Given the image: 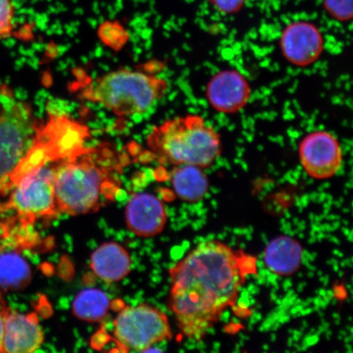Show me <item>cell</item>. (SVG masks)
Returning a JSON list of instances; mask_svg holds the SVG:
<instances>
[{"mask_svg":"<svg viewBox=\"0 0 353 353\" xmlns=\"http://www.w3.org/2000/svg\"><path fill=\"white\" fill-rule=\"evenodd\" d=\"M0 192L10 191V180L32 145L38 128L28 104L8 88L0 91Z\"/></svg>","mask_w":353,"mask_h":353,"instance_id":"cell-5","label":"cell"},{"mask_svg":"<svg viewBox=\"0 0 353 353\" xmlns=\"http://www.w3.org/2000/svg\"><path fill=\"white\" fill-rule=\"evenodd\" d=\"M88 136L90 130L82 123L51 114L46 125L39 126L32 145L14 172L16 179L34 168L74 156L85 148Z\"/></svg>","mask_w":353,"mask_h":353,"instance_id":"cell-6","label":"cell"},{"mask_svg":"<svg viewBox=\"0 0 353 353\" xmlns=\"http://www.w3.org/2000/svg\"><path fill=\"white\" fill-rule=\"evenodd\" d=\"M167 218L164 203L152 194H136L128 202L126 224L136 236L147 238L159 235L164 230Z\"/></svg>","mask_w":353,"mask_h":353,"instance_id":"cell-12","label":"cell"},{"mask_svg":"<svg viewBox=\"0 0 353 353\" xmlns=\"http://www.w3.org/2000/svg\"><path fill=\"white\" fill-rule=\"evenodd\" d=\"M43 342V330L34 313L6 312L1 352L30 353Z\"/></svg>","mask_w":353,"mask_h":353,"instance_id":"cell-13","label":"cell"},{"mask_svg":"<svg viewBox=\"0 0 353 353\" xmlns=\"http://www.w3.org/2000/svg\"><path fill=\"white\" fill-rule=\"evenodd\" d=\"M246 0H211L217 10L225 14H231L241 10Z\"/></svg>","mask_w":353,"mask_h":353,"instance_id":"cell-21","label":"cell"},{"mask_svg":"<svg viewBox=\"0 0 353 353\" xmlns=\"http://www.w3.org/2000/svg\"><path fill=\"white\" fill-rule=\"evenodd\" d=\"M132 260L125 247L117 242H105L91 255L90 267L94 274L108 283L119 282L129 275Z\"/></svg>","mask_w":353,"mask_h":353,"instance_id":"cell-15","label":"cell"},{"mask_svg":"<svg viewBox=\"0 0 353 353\" xmlns=\"http://www.w3.org/2000/svg\"><path fill=\"white\" fill-rule=\"evenodd\" d=\"M96 149L83 148L57 163L54 192L59 213L79 215L99 208L108 174L97 162Z\"/></svg>","mask_w":353,"mask_h":353,"instance_id":"cell-4","label":"cell"},{"mask_svg":"<svg viewBox=\"0 0 353 353\" xmlns=\"http://www.w3.org/2000/svg\"><path fill=\"white\" fill-rule=\"evenodd\" d=\"M280 46L282 55L288 63L306 68L320 59L324 50V39L315 25L297 21L284 30Z\"/></svg>","mask_w":353,"mask_h":353,"instance_id":"cell-10","label":"cell"},{"mask_svg":"<svg viewBox=\"0 0 353 353\" xmlns=\"http://www.w3.org/2000/svg\"><path fill=\"white\" fill-rule=\"evenodd\" d=\"M6 312H0V352H2L4 330V316H6Z\"/></svg>","mask_w":353,"mask_h":353,"instance_id":"cell-22","label":"cell"},{"mask_svg":"<svg viewBox=\"0 0 353 353\" xmlns=\"http://www.w3.org/2000/svg\"><path fill=\"white\" fill-rule=\"evenodd\" d=\"M168 83L161 78L130 70H119L88 83L83 95L103 105L119 117L142 114L166 94Z\"/></svg>","mask_w":353,"mask_h":353,"instance_id":"cell-3","label":"cell"},{"mask_svg":"<svg viewBox=\"0 0 353 353\" xmlns=\"http://www.w3.org/2000/svg\"><path fill=\"white\" fill-rule=\"evenodd\" d=\"M110 299L103 290L88 288L81 291L72 303V312L78 319L99 322L108 315Z\"/></svg>","mask_w":353,"mask_h":353,"instance_id":"cell-18","label":"cell"},{"mask_svg":"<svg viewBox=\"0 0 353 353\" xmlns=\"http://www.w3.org/2000/svg\"><path fill=\"white\" fill-rule=\"evenodd\" d=\"M57 162L34 168L13 185L8 206L16 210L24 222L32 223L59 214L54 192Z\"/></svg>","mask_w":353,"mask_h":353,"instance_id":"cell-8","label":"cell"},{"mask_svg":"<svg viewBox=\"0 0 353 353\" xmlns=\"http://www.w3.org/2000/svg\"><path fill=\"white\" fill-rule=\"evenodd\" d=\"M113 325L114 339L125 351L145 352L173 336L165 313L148 304L123 308Z\"/></svg>","mask_w":353,"mask_h":353,"instance_id":"cell-7","label":"cell"},{"mask_svg":"<svg viewBox=\"0 0 353 353\" xmlns=\"http://www.w3.org/2000/svg\"><path fill=\"white\" fill-rule=\"evenodd\" d=\"M32 279V269L19 251L0 250V287L3 290H23Z\"/></svg>","mask_w":353,"mask_h":353,"instance_id":"cell-17","label":"cell"},{"mask_svg":"<svg viewBox=\"0 0 353 353\" xmlns=\"http://www.w3.org/2000/svg\"><path fill=\"white\" fill-rule=\"evenodd\" d=\"M324 4L334 19L348 21L352 19V0H324Z\"/></svg>","mask_w":353,"mask_h":353,"instance_id":"cell-20","label":"cell"},{"mask_svg":"<svg viewBox=\"0 0 353 353\" xmlns=\"http://www.w3.org/2000/svg\"><path fill=\"white\" fill-rule=\"evenodd\" d=\"M172 186L176 196L188 203L205 199L210 191V181L204 169L192 165L176 166L171 174Z\"/></svg>","mask_w":353,"mask_h":353,"instance_id":"cell-16","label":"cell"},{"mask_svg":"<svg viewBox=\"0 0 353 353\" xmlns=\"http://www.w3.org/2000/svg\"><path fill=\"white\" fill-rule=\"evenodd\" d=\"M205 96L216 112L235 114L249 103L251 88L244 74L236 70H223L211 77Z\"/></svg>","mask_w":353,"mask_h":353,"instance_id":"cell-11","label":"cell"},{"mask_svg":"<svg viewBox=\"0 0 353 353\" xmlns=\"http://www.w3.org/2000/svg\"><path fill=\"white\" fill-rule=\"evenodd\" d=\"M257 258L219 240L201 241L170 269V305L184 336L200 341L237 302Z\"/></svg>","mask_w":353,"mask_h":353,"instance_id":"cell-1","label":"cell"},{"mask_svg":"<svg viewBox=\"0 0 353 353\" xmlns=\"http://www.w3.org/2000/svg\"><path fill=\"white\" fill-rule=\"evenodd\" d=\"M152 151L175 166L192 165L205 169L222 152L219 132L199 114L171 119L154 128L148 138Z\"/></svg>","mask_w":353,"mask_h":353,"instance_id":"cell-2","label":"cell"},{"mask_svg":"<svg viewBox=\"0 0 353 353\" xmlns=\"http://www.w3.org/2000/svg\"><path fill=\"white\" fill-rule=\"evenodd\" d=\"M300 164L306 174L317 180L333 178L341 170L343 154L336 137L325 130L310 132L299 145Z\"/></svg>","mask_w":353,"mask_h":353,"instance_id":"cell-9","label":"cell"},{"mask_svg":"<svg viewBox=\"0 0 353 353\" xmlns=\"http://www.w3.org/2000/svg\"><path fill=\"white\" fill-rule=\"evenodd\" d=\"M7 308L6 306V303H4V300L3 299L1 292H0V312H6Z\"/></svg>","mask_w":353,"mask_h":353,"instance_id":"cell-23","label":"cell"},{"mask_svg":"<svg viewBox=\"0 0 353 353\" xmlns=\"http://www.w3.org/2000/svg\"><path fill=\"white\" fill-rule=\"evenodd\" d=\"M14 6L12 0H0V39H6L13 32Z\"/></svg>","mask_w":353,"mask_h":353,"instance_id":"cell-19","label":"cell"},{"mask_svg":"<svg viewBox=\"0 0 353 353\" xmlns=\"http://www.w3.org/2000/svg\"><path fill=\"white\" fill-rule=\"evenodd\" d=\"M0 114H1V104H0Z\"/></svg>","mask_w":353,"mask_h":353,"instance_id":"cell-24","label":"cell"},{"mask_svg":"<svg viewBox=\"0 0 353 353\" xmlns=\"http://www.w3.org/2000/svg\"><path fill=\"white\" fill-rule=\"evenodd\" d=\"M303 249L300 242L290 236L274 238L266 246L263 262L269 271L278 276H290L302 266Z\"/></svg>","mask_w":353,"mask_h":353,"instance_id":"cell-14","label":"cell"}]
</instances>
